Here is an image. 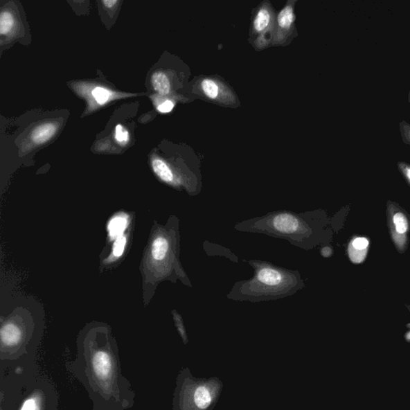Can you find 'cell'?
I'll list each match as a JSON object with an SVG mask.
<instances>
[{
    "mask_svg": "<svg viewBox=\"0 0 410 410\" xmlns=\"http://www.w3.org/2000/svg\"><path fill=\"white\" fill-rule=\"evenodd\" d=\"M275 17L273 8L265 3L254 15L251 34L253 35L254 45L260 50L263 49L273 41L275 27Z\"/></svg>",
    "mask_w": 410,
    "mask_h": 410,
    "instance_id": "3",
    "label": "cell"
},
{
    "mask_svg": "<svg viewBox=\"0 0 410 410\" xmlns=\"http://www.w3.org/2000/svg\"><path fill=\"white\" fill-rule=\"evenodd\" d=\"M168 250V240L163 238H158L152 244V253L153 258L157 260H161L166 258Z\"/></svg>",
    "mask_w": 410,
    "mask_h": 410,
    "instance_id": "15",
    "label": "cell"
},
{
    "mask_svg": "<svg viewBox=\"0 0 410 410\" xmlns=\"http://www.w3.org/2000/svg\"><path fill=\"white\" fill-rule=\"evenodd\" d=\"M152 84L154 90L161 96H166L170 93L171 83L166 74L158 71L152 77Z\"/></svg>",
    "mask_w": 410,
    "mask_h": 410,
    "instance_id": "11",
    "label": "cell"
},
{
    "mask_svg": "<svg viewBox=\"0 0 410 410\" xmlns=\"http://www.w3.org/2000/svg\"><path fill=\"white\" fill-rule=\"evenodd\" d=\"M295 2H289L279 12L276 19L273 41L274 44H284L289 37L295 23Z\"/></svg>",
    "mask_w": 410,
    "mask_h": 410,
    "instance_id": "4",
    "label": "cell"
},
{
    "mask_svg": "<svg viewBox=\"0 0 410 410\" xmlns=\"http://www.w3.org/2000/svg\"><path fill=\"white\" fill-rule=\"evenodd\" d=\"M223 384L217 377L194 379L188 377L181 393V410H213L216 407Z\"/></svg>",
    "mask_w": 410,
    "mask_h": 410,
    "instance_id": "1",
    "label": "cell"
},
{
    "mask_svg": "<svg viewBox=\"0 0 410 410\" xmlns=\"http://www.w3.org/2000/svg\"><path fill=\"white\" fill-rule=\"evenodd\" d=\"M407 336H409V337H407V339L408 341H410V332H408V335Z\"/></svg>",
    "mask_w": 410,
    "mask_h": 410,
    "instance_id": "27",
    "label": "cell"
},
{
    "mask_svg": "<svg viewBox=\"0 0 410 410\" xmlns=\"http://www.w3.org/2000/svg\"><path fill=\"white\" fill-rule=\"evenodd\" d=\"M199 88L204 96H206L208 100L214 101L222 100L225 96L224 92L226 91L218 81L210 78L202 80L199 84Z\"/></svg>",
    "mask_w": 410,
    "mask_h": 410,
    "instance_id": "7",
    "label": "cell"
},
{
    "mask_svg": "<svg viewBox=\"0 0 410 410\" xmlns=\"http://www.w3.org/2000/svg\"><path fill=\"white\" fill-rule=\"evenodd\" d=\"M408 101H409V105H410V91H409V94H408Z\"/></svg>",
    "mask_w": 410,
    "mask_h": 410,
    "instance_id": "26",
    "label": "cell"
},
{
    "mask_svg": "<svg viewBox=\"0 0 410 410\" xmlns=\"http://www.w3.org/2000/svg\"><path fill=\"white\" fill-rule=\"evenodd\" d=\"M386 220L391 242L398 252L404 254L409 244L410 215L399 204L388 201Z\"/></svg>",
    "mask_w": 410,
    "mask_h": 410,
    "instance_id": "2",
    "label": "cell"
},
{
    "mask_svg": "<svg viewBox=\"0 0 410 410\" xmlns=\"http://www.w3.org/2000/svg\"><path fill=\"white\" fill-rule=\"evenodd\" d=\"M57 128V125L53 124V123H48V124L40 125L33 131L32 139L37 145H41V143L49 141L55 135Z\"/></svg>",
    "mask_w": 410,
    "mask_h": 410,
    "instance_id": "10",
    "label": "cell"
},
{
    "mask_svg": "<svg viewBox=\"0 0 410 410\" xmlns=\"http://www.w3.org/2000/svg\"><path fill=\"white\" fill-rule=\"evenodd\" d=\"M399 130L402 142L410 147V124L406 121H402L399 123Z\"/></svg>",
    "mask_w": 410,
    "mask_h": 410,
    "instance_id": "19",
    "label": "cell"
},
{
    "mask_svg": "<svg viewBox=\"0 0 410 410\" xmlns=\"http://www.w3.org/2000/svg\"><path fill=\"white\" fill-rule=\"evenodd\" d=\"M406 307L407 308V310H409V314H410V305H406Z\"/></svg>",
    "mask_w": 410,
    "mask_h": 410,
    "instance_id": "28",
    "label": "cell"
},
{
    "mask_svg": "<svg viewBox=\"0 0 410 410\" xmlns=\"http://www.w3.org/2000/svg\"><path fill=\"white\" fill-rule=\"evenodd\" d=\"M398 168L400 173L407 181L408 186L410 187V163L404 161L398 162Z\"/></svg>",
    "mask_w": 410,
    "mask_h": 410,
    "instance_id": "21",
    "label": "cell"
},
{
    "mask_svg": "<svg viewBox=\"0 0 410 410\" xmlns=\"http://www.w3.org/2000/svg\"><path fill=\"white\" fill-rule=\"evenodd\" d=\"M126 245V238L121 237L118 238L116 240V242L114 245V255L116 256V258H120L122 256L123 253H124Z\"/></svg>",
    "mask_w": 410,
    "mask_h": 410,
    "instance_id": "22",
    "label": "cell"
},
{
    "mask_svg": "<svg viewBox=\"0 0 410 410\" xmlns=\"http://www.w3.org/2000/svg\"><path fill=\"white\" fill-rule=\"evenodd\" d=\"M41 407H42V398L39 394H34L25 400L19 410H41Z\"/></svg>",
    "mask_w": 410,
    "mask_h": 410,
    "instance_id": "17",
    "label": "cell"
},
{
    "mask_svg": "<svg viewBox=\"0 0 410 410\" xmlns=\"http://www.w3.org/2000/svg\"><path fill=\"white\" fill-rule=\"evenodd\" d=\"M258 279L265 285H278L281 282L282 276L276 270L264 268L259 271Z\"/></svg>",
    "mask_w": 410,
    "mask_h": 410,
    "instance_id": "14",
    "label": "cell"
},
{
    "mask_svg": "<svg viewBox=\"0 0 410 410\" xmlns=\"http://www.w3.org/2000/svg\"><path fill=\"white\" fill-rule=\"evenodd\" d=\"M91 368L95 376L102 382H107L114 373V364L109 353L100 350L91 357Z\"/></svg>",
    "mask_w": 410,
    "mask_h": 410,
    "instance_id": "5",
    "label": "cell"
},
{
    "mask_svg": "<svg viewBox=\"0 0 410 410\" xmlns=\"http://www.w3.org/2000/svg\"><path fill=\"white\" fill-rule=\"evenodd\" d=\"M321 255L325 258H330L332 255V250L330 247L323 248L321 250Z\"/></svg>",
    "mask_w": 410,
    "mask_h": 410,
    "instance_id": "24",
    "label": "cell"
},
{
    "mask_svg": "<svg viewBox=\"0 0 410 410\" xmlns=\"http://www.w3.org/2000/svg\"><path fill=\"white\" fill-rule=\"evenodd\" d=\"M174 106H175V104L172 101L166 100L161 101L157 105V110L161 112V114H168V112H170L173 109Z\"/></svg>",
    "mask_w": 410,
    "mask_h": 410,
    "instance_id": "23",
    "label": "cell"
},
{
    "mask_svg": "<svg viewBox=\"0 0 410 410\" xmlns=\"http://www.w3.org/2000/svg\"><path fill=\"white\" fill-rule=\"evenodd\" d=\"M112 95L111 91L100 88V87L92 91V96H93L94 99L99 105H105V102L111 99Z\"/></svg>",
    "mask_w": 410,
    "mask_h": 410,
    "instance_id": "18",
    "label": "cell"
},
{
    "mask_svg": "<svg viewBox=\"0 0 410 410\" xmlns=\"http://www.w3.org/2000/svg\"><path fill=\"white\" fill-rule=\"evenodd\" d=\"M118 1H116V0H105V1H102V4L109 8H114V5H116Z\"/></svg>",
    "mask_w": 410,
    "mask_h": 410,
    "instance_id": "25",
    "label": "cell"
},
{
    "mask_svg": "<svg viewBox=\"0 0 410 410\" xmlns=\"http://www.w3.org/2000/svg\"><path fill=\"white\" fill-rule=\"evenodd\" d=\"M152 166L154 172H155L157 177L161 179L163 181L166 183L174 182V175L171 168H169L167 163L162 161L161 159L153 158L152 161Z\"/></svg>",
    "mask_w": 410,
    "mask_h": 410,
    "instance_id": "12",
    "label": "cell"
},
{
    "mask_svg": "<svg viewBox=\"0 0 410 410\" xmlns=\"http://www.w3.org/2000/svg\"><path fill=\"white\" fill-rule=\"evenodd\" d=\"M127 219L125 216H116L109 224V232L112 239L121 237L127 228Z\"/></svg>",
    "mask_w": 410,
    "mask_h": 410,
    "instance_id": "13",
    "label": "cell"
},
{
    "mask_svg": "<svg viewBox=\"0 0 410 410\" xmlns=\"http://www.w3.org/2000/svg\"><path fill=\"white\" fill-rule=\"evenodd\" d=\"M370 242L366 238H353L348 246V255L351 262L361 264L366 259Z\"/></svg>",
    "mask_w": 410,
    "mask_h": 410,
    "instance_id": "6",
    "label": "cell"
},
{
    "mask_svg": "<svg viewBox=\"0 0 410 410\" xmlns=\"http://www.w3.org/2000/svg\"><path fill=\"white\" fill-rule=\"evenodd\" d=\"M0 335L3 346L12 347L18 345L21 341L22 332L17 325L8 323L3 326Z\"/></svg>",
    "mask_w": 410,
    "mask_h": 410,
    "instance_id": "8",
    "label": "cell"
},
{
    "mask_svg": "<svg viewBox=\"0 0 410 410\" xmlns=\"http://www.w3.org/2000/svg\"><path fill=\"white\" fill-rule=\"evenodd\" d=\"M15 26L13 15L10 12H3L0 15V33L8 35L12 32Z\"/></svg>",
    "mask_w": 410,
    "mask_h": 410,
    "instance_id": "16",
    "label": "cell"
},
{
    "mask_svg": "<svg viewBox=\"0 0 410 410\" xmlns=\"http://www.w3.org/2000/svg\"><path fill=\"white\" fill-rule=\"evenodd\" d=\"M116 139L122 145H126L130 141V133L127 132L126 128L121 125H118L116 127Z\"/></svg>",
    "mask_w": 410,
    "mask_h": 410,
    "instance_id": "20",
    "label": "cell"
},
{
    "mask_svg": "<svg viewBox=\"0 0 410 410\" xmlns=\"http://www.w3.org/2000/svg\"><path fill=\"white\" fill-rule=\"evenodd\" d=\"M274 226L282 233L291 234L299 229V222L289 214H280L274 219Z\"/></svg>",
    "mask_w": 410,
    "mask_h": 410,
    "instance_id": "9",
    "label": "cell"
}]
</instances>
